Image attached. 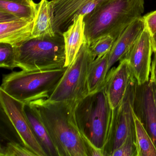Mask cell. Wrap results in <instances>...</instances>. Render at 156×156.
Here are the masks:
<instances>
[{"label": "cell", "instance_id": "cell-1", "mask_svg": "<svg viewBox=\"0 0 156 156\" xmlns=\"http://www.w3.org/2000/svg\"><path fill=\"white\" fill-rule=\"evenodd\" d=\"M39 114L59 156H87L84 140L77 127L75 102H31Z\"/></svg>", "mask_w": 156, "mask_h": 156}, {"label": "cell", "instance_id": "cell-2", "mask_svg": "<svg viewBox=\"0 0 156 156\" xmlns=\"http://www.w3.org/2000/svg\"><path fill=\"white\" fill-rule=\"evenodd\" d=\"M144 0H108L85 15V35L90 45L109 35L115 40L135 20L142 17Z\"/></svg>", "mask_w": 156, "mask_h": 156}, {"label": "cell", "instance_id": "cell-3", "mask_svg": "<svg viewBox=\"0 0 156 156\" xmlns=\"http://www.w3.org/2000/svg\"><path fill=\"white\" fill-rule=\"evenodd\" d=\"M112 110L104 87L87 95L77 102L75 108L76 120L80 133L102 151L108 137Z\"/></svg>", "mask_w": 156, "mask_h": 156}, {"label": "cell", "instance_id": "cell-4", "mask_svg": "<svg viewBox=\"0 0 156 156\" xmlns=\"http://www.w3.org/2000/svg\"><path fill=\"white\" fill-rule=\"evenodd\" d=\"M17 67L27 71L64 68L65 44L62 34L52 37L32 38L13 46Z\"/></svg>", "mask_w": 156, "mask_h": 156}, {"label": "cell", "instance_id": "cell-5", "mask_svg": "<svg viewBox=\"0 0 156 156\" xmlns=\"http://www.w3.org/2000/svg\"><path fill=\"white\" fill-rule=\"evenodd\" d=\"M66 68L13 72L3 76L0 89L26 104L39 99H47Z\"/></svg>", "mask_w": 156, "mask_h": 156}, {"label": "cell", "instance_id": "cell-6", "mask_svg": "<svg viewBox=\"0 0 156 156\" xmlns=\"http://www.w3.org/2000/svg\"><path fill=\"white\" fill-rule=\"evenodd\" d=\"M94 60L85 41L76 58L67 67L57 86L46 99L53 102L77 103L89 94L87 74L89 65Z\"/></svg>", "mask_w": 156, "mask_h": 156}, {"label": "cell", "instance_id": "cell-7", "mask_svg": "<svg viewBox=\"0 0 156 156\" xmlns=\"http://www.w3.org/2000/svg\"><path fill=\"white\" fill-rule=\"evenodd\" d=\"M136 83V80L132 74L122 101L112 110L108 137L102 151L104 156H112L125 141L135 124L133 106Z\"/></svg>", "mask_w": 156, "mask_h": 156}, {"label": "cell", "instance_id": "cell-8", "mask_svg": "<svg viewBox=\"0 0 156 156\" xmlns=\"http://www.w3.org/2000/svg\"><path fill=\"white\" fill-rule=\"evenodd\" d=\"M2 109L22 143L36 156H47L34 135L25 111V103L13 98L0 89Z\"/></svg>", "mask_w": 156, "mask_h": 156}, {"label": "cell", "instance_id": "cell-9", "mask_svg": "<svg viewBox=\"0 0 156 156\" xmlns=\"http://www.w3.org/2000/svg\"><path fill=\"white\" fill-rule=\"evenodd\" d=\"M152 52L151 35L146 28L123 58L139 84L150 80Z\"/></svg>", "mask_w": 156, "mask_h": 156}, {"label": "cell", "instance_id": "cell-10", "mask_svg": "<svg viewBox=\"0 0 156 156\" xmlns=\"http://www.w3.org/2000/svg\"><path fill=\"white\" fill-rule=\"evenodd\" d=\"M53 2L55 33L63 34L73 23L74 18L86 15L108 0H52Z\"/></svg>", "mask_w": 156, "mask_h": 156}, {"label": "cell", "instance_id": "cell-11", "mask_svg": "<svg viewBox=\"0 0 156 156\" xmlns=\"http://www.w3.org/2000/svg\"><path fill=\"white\" fill-rule=\"evenodd\" d=\"M133 110L156 147V109L150 79L142 84L137 82Z\"/></svg>", "mask_w": 156, "mask_h": 156}, {"label": "cell", "instance_id": "cell-12", "mask_svg": "<svg viewBox=\"0 0 156 156\" xmlns=\"http://www.w3.org/2000/svg\"><path fill=\"white\" fill-rule=\"evenodd\" d=\"M34 20L0 12V43L12 46L32 39Z\"/></svg>", "mask_w": 156, "mask_h": 156}, {"label": "cell", "instance_id": "cell-13", "mask_svg": "<svg viewBox=\"0 0 156 156\" xmlns=\"http://www.w3.org/2000/svg\"><path fill=\"white\" fill-rule=\"evenodd\" d=\"M132 74L127 62L124 59L120 60L116 67L108 71L104 87L112 109L122 101Z\"/></svg>", "mask_w": 156, "mask_h": 156}, {"label": "cell", "instance_id": "cell-14", "mask_svg": "<svg viewBox=\"0 0 156 156\" xmlns=\"http://www.w3.org/2000/svg\"><path fill=\"white\" fill-rule=\"evenodd\" d=\"M146 29L143 17L135 20L115 40L108 54V70L118 61L122 60Z\"/></svg>", "mask_w": 156, "mask_h": 156}, {"label": "cell", "instance_id": "cell-15", "mask_svg": "<svg viewBox=\"0 0 156 156\" xmlns=\"http://www.w3.org/2000/svg\"><path fill=\"white\" fill-rule=\"evenodd\" d=\"M84 16H76L73 23L63 33L65 50V67H68L74 61L81 46L85 41Z\"/></svg>", "mask_w": 156, "mask_h": 156}, {"label": "cell", "instance_id": "cell-16", "mask_svg": "<svg viewBox=\"0 0 156 156\" xmlns=\"http://www.w3.org/2000/svg\"><path fill=\"white\" fill-rule=\"evenodd\" d=\"M54 19L53 2L52 0H41L37 3L32 38L55 36L56 33L54 30Z\"/></svg>", "mask_w": 156, "mask_h": 156}, {"label": "cell", "instance_id": "cell-17", "mask_svg": "<svg viewBox=\"0 0 156 156\" xmlns=\"http://www.w3.org/2000/svg\"><path fill=\"white\" fill-rule=\"evenodd\" d=\"M25 111L34 135L47 156H59L56 147L35 108L31 103L25 104Z\"/></svg>", "mask_w": 156, "mask_h": 156}, {"label": "cell", "instance_id": "cell-18", "mask_svg": "<svg viewBox=\"0 0 156 156\" xmlns=\"http://www.w3.org/2000/svg\"><path fill=\"white\" fill-rule=\"evenodd\" d=\"M109 53L102 57L93 60L88 68L87 74L89 94L95 93L104 87L106 77L108 73Z\"/></svg>", "mask_w": 156, "mask_h": 156}, {"label": "cell", "instance_id": "cell-19", "mask_svg": "<svg viewBox=\"0 0 156 156\" xmlns=\"http://www.w3.org/2000/svg\"><path fill=\"white\" fill-rule=\"evenodd\" d=\"M37 6L33 0H0V12L19 18L34 20Z\"/></svg>", "mask_w": 156, "mask_h": 156}, {"label": "cell", "instance_id": "cell-20", "mask_svg": "<svg viewBox=\"0 0 156 156\" xmlns=\"http://www.w3.org/2000/svg\"><path fill=\"white\" fill-rule=\"evenodd\" d=\"M134 118L138 149V156H156V147L154 142L134 114Z\"/></svg>", "mask_w": 156, "mask_h": 156}, {"label": "cell", "instance_id": "cell-21", "mask_svg": "<svg viewBox=\"0 0 156 156\" xmlns=\"http://www.w3.org/2000/svg\"><path fill=\"white\" fill-rule=\"evenodd\" d=\"M138 149L136 127L134 124L131 127L125 141L113 152L112 156H138Z\"/></svg>", "mask_w": 156, "mask_h": 156}, {"label": "cell", "instance_id": "cell-22", "mask_svg": "<svg viewBox=\"0 0 156 156\" xmlns=\"http://www.w3.org/2000/svg\"><path fill=\"white\" fill-rule=\"evenodd\" d=\"M114 38L107 35L100 37L89 45V49L94 59L102 57L109 52L115 42Z\"/></svg>", "mask_w": 156, "mask_h": 156}, {"label": "cell", "instance_id": "cell-23", "mask_svg": "<svg viewBox=\"0 0 156 156\" xmlns=\"http://www.w3.org/2000/svg\"><path fill=\"white\" fill-rule=\"evenodd\" d=\"M0 156H36V154L21 142L10 140L1 146Z\"/></svg>", "mask_w": 156, "mask_h": 156}, {"label": "cell", "instance_id": "cell-24", "mask_svg": "<svg viewBox=\"0 0 156 156\" xmlns=\"http://www.w3.org/2000/svg\"><path fill=\"white\" fill-rule=\"evenodd\" d=\"M0 66L10 70L17 67L14 48L11 44L0 43Z\"/></svg>", "mask_w": 156, "mask_h": 156}, {"label": "cell", "instance_id": "cell-25", "mask_svg": "<svg viewBox=\"0 0 156 156\" xmlns=\"http://www.w3.org/2000/svg\"><path fill=\"white\" fill-rule=\"evenodd\" d=\"M146 28L151 35L156 33V10L143 17Z\"/></svg>", "mask_w": 156, "mask_h": 156}, {"label": "cell", "instance_id": "cell-26", "mask_svg": "<svg viewBox=\"0 0 156 156\" xmlns=\"http://www.w3.org/2000/svg\"><path fill=\"white\" fill-rule=\"evenodd\" d=\"M154 56L151 62V81L155 82L156 83V51L154 52Z\"/></svg>", "mask_w": 156, "mask_h": 156}, {"label": "cell", "instance_id": "cell-27", "mask_svg": "<svg viewBox=\"0 0 156 156\" xmlns=\"http://www.w3.org/2000/svg\"><path fill=\"white\" fill-rule=\"evenodd\" d=\"M151 90H152V95H153V100H154V104H155V108L156 109V83L155 82L151 81Z\"/></svg>", "mask_w": 156, "mask_h": 156}, {"label": "cell", "instance_id": "cell-28", "mask_svg": "<svg viewBox=\"0 0 156 156\" xmlns=\"http://www.w3.org/2000/svg\"><path fill=\"white\" fill-rule=\"evenodd\" d=\"M152 39V45L153 52L156 51V33L153 35H151Z\"/></svg>", "mask_w": 156, "mask_h": 156}]
</instances>
